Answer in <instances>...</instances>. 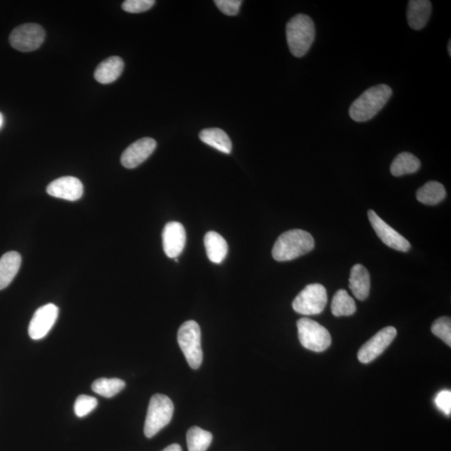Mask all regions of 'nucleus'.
Instances as JSON below:
<instances>
[{"label":"nucleus","instance_id":"obj_1","mask_svg":"<svg viewBox=\"0 0 451 451\" xmlns=\"http://www.w3.org/2000/svg\"><path fill=\"white\" fill-rule=\"evenodd\" d=\"M392 94V89L386 84L369 88L352 102L350 108V117L357 122L371 120L387 104Z\"/></svg>","mask_w":451,"mask_h":451},{"label":"nucleus","instance_id":"obj_2","mask_svg":"<svg viewBox=\"0 0 451 451\" xmlns=\"http://www.w3.org/2000/svg\"><path fill=\"white\" fill-rule=\"evenodd\" d=\"M315 244L310 232L300 229L285 231L277 239L272 257L279 262L291 261L311 252Z\"/></svg>","mask_w":451,"mask_h":451},{"label":"nucleus","instance_id":"obj_3","mask_svg":"<svg viewBox=\"0 0 451 451\" xmlns=\"http://www.w3.org/2000/svg\"><path fill=\"white\" fill-rule=\"evenodd\" d=\"M286 35L292 55L298 58L305 56L315 42L314 21L310 16L299 13L288 22Z\"/></svg>","mask_w":451,"mask_h":451},{"label":"nucleus","instance_id":"obj_4","mask_svg":"<svg viewBox=\"0 0 451 451\" xmlns=\"http://www.w3.org/2000/svg\"><path fill=\"white\" fill-rule=\"evenodd\" d=\"M174 405L167 395L156 394L151 397L145 422L144 433L151 438L171 422Z\"/></svg>","mask_w":451,"mask_h":451},{"label":"nucleus","instance_id":"obj_5","mask_svg":"<svg viewBox=\"0 0 451 451\" xmlns=\"http://www.w3.org/2000/svg\"><path fill=\"white\" fill-rule=\"evenodd\" d=\"M177 341L190 367L198 369L203 359L199 324L193 320L186 321L178 330Z\"/></svg>","mask_w":451,"mask_h":451},{"label":"nucleus","instance_id":"obj_6","mask_svg":"<svg viewBox=\"0 0 451 451\" xmlns=\"http://www.w3.org/2000/svg\"><path fill=\"white\" fill-rule=\"evenodd\" d=\"M297 327L301 345L314 352H323L331 345L332 338L324 326L310 319L298 321Z\"/></svg>","mask_w":451,"mask_h":451},{"label":"nucleus","instance_id":"obj_7","mask_svg":"<svg viewBox=\"0 0 451 451\" xmlns=\"http://www.w3.org/2000/svg\"><path fill=\"white\" fill-rule=\"evenodd\" d=\"M327 303V291L324 286L312 284L298 293L293 302V309L303 315H317L324 311Z\"/></svg>","mask_w":451,"mask_h":451},{"label":"nucleus","instance_id":"obj_8","mask_svg":"<svg viewBox=\"0 0 451 451\" xmlns=\"http://www.w3.org/2000/svg\"><path fill=\"white\" fill-rule=\"evenodd\" d=\"M46 38V31L38 24H25L18 26L10 37L11 46L20 52L37 51Z\"/></svg>","mask_w":451,"mask_h":451},{"label":"nucleus","instance_id":"obj_9","mask_svg":"<svg viewBox=\"0 0 451 451\" xmlns=\"http://www.w3.org/2000/svg\"><path fill=\"white\" fill-rule=\"evenodd\" d=\"M397 336V330L388 326L379 331L360 348L358 359L362 364H369L377 359L390 345Z\"/></svg>","mask_w":451,"mask_h":451},{"label":"nucleus","instance_id":"obj_10","mask_svg":"<svg viewBox=\"0 0 451 451\" xmlns=\"http://www.w3.org/2000/svg\"><path fill=\"white\" fill-rule=\"evenodd\" d=\"M368 217L370 223L373 227L377 236L381 239L382 242L393 249L397 250L400 252H408L410 249V243L409 241L404 238L403 236L399 234L390 225L382 220L376 212L373 210H369L368 212Z\"/></svg>","mask_w":451,"mask_h":451},{"label":"nucleus","instance_id":"obj_11","mask_svg":"<svg viewBox=\"0 0 451 451\" xmlns=\"http://www.w3.org/2000/svg\"><path fill=\"white\" fill-rule=\"evenodd\" d=\"M59 309L53 303L40 307L35 311L29 325V336L34 341L46 337L56 324Z\"/></svg>","mask_w":451,"mask_h":451},{"label":"nucleus","instance_id":"obj_12","mask_svg":"<svg viewBox=\"0 0 451 451\" xmlns=\"http://www.w3.org/2000/svg\"><path fill=\"white\" fill-rule=\"evenodd\" d=\"M186 242L184 227L180 222H171L165 226L163 231V249L170 258H177L181 255Z\"/></svg>","mask_w":451,"mask_h":451},{"label":"nucleus","instance_id":"obj_13","mask_svg":"<svg viewBox=\"0 0 451 451\" xmlns=\"http://www.w3.org/2000/svg\"><path fill=\"white\" fill-rule=\"evenodd\" d=\"M156 141L153 138H142L124 151L120 162L126 168H136L154 153Z\"/></svg>","mask_w":451,"mask_h":451},{"label":"nucleus","instance_id":"obj_14","mask_svg":"<svg viewBox=\"0 0 451 451\" xmlns=\"http://www.w3.org/2000/svg\"><path fill=\"white\" fill-rule=\"evenodd\" d=\"M47 193L67 201L79 200L84 193L82 182L74 177H63L53 181L47 186Z\"/></svg>","mask_w":451,"mask_h":451},{"label":"nucleus","instance_id":"obj_15","mask_svg":"<svg viewBox=\"0 0 451 451\" xmlns=\"http://www.w3.org/2000/svg\"><path fill=\"white\" fill-rule=\"evenodd\" d=\"M432 11V4L428 0H410L407 8V20L410 28L421 30L425 27Z\"/></svg>","mask_w":451,"mask_h":451},{"label":"nucleus","instance_id":"obj_16","mask_svg":"<svg viewBox=\"0 0 451 451\" xmlns=\"http://www.w3.org/2000/svg\"><path fill=\"white\" fill-rule=\"evenodd\" d=\"M123 70L124 61L122 58L111 56L97 66L94 77L101 84H110L120 77Z\"/></svg>","mask_w":451,"mask_h":451},{"label":"nucleus","instance_id":"obj_17","mask_svg":"<svg viewBox=\"0 0 451 451\" xmlns=\"http://www.w3.org/2000/svg\"><path fill=\"white\" fill-rule=\"evenodd\" d=\"M350 288L359 300L367 298L370 290V276L363 265H356L352 267L350 276Z\"/></svg>","mask_w":451,"mask_h":451},{"label":"nucleus","instance_id":"obj_18","mask_svg":"<svg viewBox=\"0 0 451 451\" xmlns=\"http://www.w3.org/2000/svg\"><path fill=\"white\" fill-rule=\"evenodd\" d=\"M20 253L8 252L0 258V290L6 288L15 278L21 265Z\"/></svg>","mask_w":451,"mask_h":451},{"label":"nucleus","instance_id":"obj_19","mask_svg":"<svg viewBox=\"0 0 451 451\" xmlns=\"http://www.w3.org/2000/svg\"><path fill=\"white\" fill-rule=\"evenodd\" d=\"M204 244L209 260L220 265L229 252L226 240L217 232L211 231L205 235Z\"/></svg>","mask_w":451,"mask_h":451},{"label":"nucleus","instance_id":"obj_20","mask_svg":"<svg viewBox=\"0 0 451 451\" xmlns=\"http://www.w3.org/2000/svg\"><path fill=\"white\" fill-rule=\"evenodd\" d=\"M201 141L222 153L230 154L232 144L229 135L221 129L210 128L203 129L199 134Z\"/></svg>","mask_w":451,"mask_h":451},{"label":"nucleus","instance_id":"obj_21","mask_svg":"<svg viewBox=\"0 0 451 451\" xmlns=\"http://www.w3.org/2000/svg\"><path fill=\"white\" fill-rule=\"evenodd\" d=\"M421 166V160L417 156L409 153H402L393 160L390 172L394 177H402L417 172Z\"/></svg>","mask_w":451,"mask_h":451},{"label":"nucleus","instance_id":"obj_22","mask_svg":"<svg viewBox=\"0 0 451 451\" xmlns=\"http://www.w3.org/2000/svg\"><path fill=\"white\" fill-rule=\"evenodd\" d=\"M445 186L435 181L426 183L417 193V198L419 203L431 205V206L439 204L445 198Z\"/></svg>","mask_w":451,"mask_h":451},{"label":"nucleus","instance_id":"obj_23","mask_svg":"<svg viewBox=\"0 0 451 451\" xmlns=\"http://www.w3.org/2000/svg\"><path fill=\"white\" fill-rule=\"evenodd\" d=\"M212 438V435L209 431L198 426L190 428L186 435L189 451H207Z\"/></svg>","mask_w":451,"mask_h":451},{"label":"nucleus","instance_id":"obj_24","mask_svg":"<svg viewBox=\"0 0 451 451\" xmlns=\"http://www.w3.org/2000/svg\"><path fill=\"white\" fill-rule=\"evenodd\" d=\"M332 314L336 317L351 316L356 312L354 298L345 290L341 289L334 294L332 305Z\"/></svg>","mask_w":451,"mask_h":451},{"label":"nucleus","instance_id":"obj_25","mask_svg":"<svg viewBox=\"0 0 451 451\" xmlns=\"http://www.w3.org/2000/svg\"><path fill=\"white\" fill-rule=\"evenodd\" d=\"M125 386L126 383L122 379L101 378L92 383V390L106 398H111L122 391Z\"/></svg>","mask_w":451,"mask_h":451},{"label":"nucleus","instance_id":"obj_26","mask_svg":"<svg viewBox=\"0 0 451 451\" xmlns=\"http://www.w3.org/2000/svg\"><path fill=\"white\" fill-rule=\"evenodd\" d=\"M431 331L446 345L451 346V320L449 317H441L436 320L432 325Z\"/></svg>","mask_w":451,"mask_h":451},{"label":"nucleus","instance_id":"obj_27","mask_svg":"<svg viewBox=\"0 0 451 451\" xmlns=\"http://www.w3.org/2000/svg\"><path fill=\"white\" fill-rule=\"evenodd\" d=\"M98 401L95 397L88 395H80L74 405L75 414L82 418L92 412L96 408Z\"/></svg>","mask_w":451,"mask_h":451},{"label":"nucleus","instance_id":"obj_28","mask_svg":"<svg viewBox=\"0 0 451 451\" xmlns=\"http://www.w3.org/2000/svg\"><path fill=\"white\" fill-rule=\"evenodd\" d=\"M155 4L154 0H127L122 4V8L128 13H139L149 11Z\"/></svg>","mask_w":451,"mask_h":451},{"label":"nucleus","instance_id":"obj_29","mask_svg":"<svg viewBox=\"0 0 451 451\" xmlns=\"http://www.w3.org/2000/svg\"><path fill=\"white\" fill-rule=\"evenodd\" d=\"M214 3L226 15L234 16L239 13L243 1L241 0H216Z\"/></svg>","mask_w":451,"mask_h":451},{"label":"nucleus","instance_id":"obj_30","mask_svg":"<svg viewBox=\"0 0 451 451\" xmlns=\"http://www.w3.org/2000/svg\"><path fill=\"white\" fill-rule=\"evenodd\" d=\"M435 403L442 412L448 417L451 413V392L450 390H443L436 395Z\"/></svg>","mask_w":451,"mask_h":451},{"label":"nucleus","instance_id":"obj_31","mask_svg":"<svg viewBox=\"0 0 451 451\" xmlns=\"http://www.w3.org/2000/svg\"><path fill=\"white\" fill-rule=\"evenodd\" d=\"M163 451H182V450L179 445L173 444L167 446V447L164 449Z\"/></svg>","mask_w":451,"mask_h":451},{"label":"nucleus","instance_id":"obj_32","mask_svg":"<svg viewBox=\"0 0 451 451\" xmlns=\"http://www.w3.org/2000/svg\"><path fill=\"white\" fill-rule=\"evenodd\" d=\"M4 122V115L1 113H0V129L2 128Z\"/></svg>","mask_w":451,"mask_h":451},{"label":"nucleus","instance_id":"obj_33","mask_svg":"<svg viewBox=\"0 0 451 451\" xmlns=\"http://www.w3.org/2000/svg\"><path fill=\"white\" fill-rule=\"evenodd\" d=\"M448 53L450 56H451V40L450 39L449 40V43H448Z\"/></svg>","mask_w":451,"mask_h":451}]
</instances>
